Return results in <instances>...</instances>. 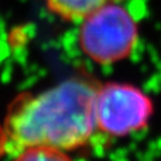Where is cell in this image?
Instances as JSON below:
<instances>
[{
	"instance_id": "277c9868",
	"label": "cell",
	"mask_w": 161,
	"mask_h": 161,
	"mask_svg": "<svg viewBox=\"0 0 161 161\" xmlns=\"http://www.w3.org/2000/svg\"><path fill=\"white\" fill-rule=\"evenodd\" d=\"M122 0H47L48 10L66 22L80 23L100 6Z\"/></svg>"
},
{
	"instance_id": "3957f363",
	"label": "cell",
	"mask_w": 161,
	"mask_h": 161,
	"mask_svg": "<svg viewBox=\"0 0 161 161\" xmlns=\"http://www.w3.org/2000/svg\"><path fill=\"white\" fill-rule=\"evenodd\" d=\"M154 112V104L138 87L109 81L98 84L94 97L97 130L122 137L147 128Z\"/></svg>"
},
{
	"instance_id": "7a4b0ae2",
	"label": "cell",
	"mask_w": 161,
	"mask_h": 161,
	"mask_svg": "<svg viewBox=\"0 0 161 161\" xmlns=\"http://www.w3.org/2000/svg\"><path fill=\"white\" fill-rule=\"evenodd\" d=\"M138 40L136 20L118 3L100 6L80 22L79 46L98 64H112L130 56Z\"/></svg>"
},
{
	"instance_id": "6da1fadb",
	"label": "cell",
	"mask_w": 161,
	"mask_h": 161,
	"mask_svg": "<svg viewBox=\"0 0 161 161\" xmlns=\"http://www.w3.org/2000/svg\"><path fill=\"white\" fill-rule=\"evenodd\" d=\"M97 87L91 76L78 75L37 94H22L6 117L8 146L18 152L37 146L64 152L85 147L97 130Z\"/></svg>"
},
{
	"instance_id": "5b68a950",
	"label": "cell",
	"mask_w": 161,
	"mask_h": 161,
	"mask_svg": "<svg viewBox=\"0 0 161 161\" xmlns=\"http://www.w3.org/2000/svg\"><path fill=\"white\" fill-rule=\"evenodd\" d=\"M14 161H73L67 152L53 147H28L18 152Z\"/></svg>"
}]
</instances>
